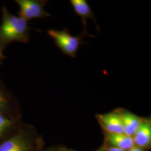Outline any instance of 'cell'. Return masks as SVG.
Segmentation results:
<instances>
[{
  "mask_svg": "<svg viewBox=\"0 0 151 151\" xmlns=\"http://www.w3.org/2000/svg\"><path fill=\"white\" fill-rule=\"evenodd\" d=\"M1 15L0 42L4 48L13 42L27 43L30 39L29 31L32 29L28 25V22L12 15L5 6L2 7Z\"/></svg>",
  "mask_w": 151,
  "mask_h": 151,
  "instance_id": "cell-1",
  "label": "cell"
},
{
  "mask_svg": "<svg viewBox=\"0 0 151 151\" xmlns=\"http://www.w3.org/2000/svg\"><path fill=\"white\" fill-rule=\"evenodd\" d=\"M48 34L53 39L56 46L63 54L73 58L76 57L81 45L86 43L82 40L83 38L86 36L94 38V36L87 35L83 32L78 35L73 36L70 34L69 29L65 27L62 30L49 29Z\"/></svg>",
  "mask_w": 151,
  "mask_h": 151,
  "instance_id": "cell-2",
  "label": "cell"
},
{
  "mask_svg": "<svg viewBox=\"0 0 151 151\" xmlns=\"http://www.w3.org/2000/svg\"><path fill=\"white\" fill-rule=\"evenodd\" d=\"M20 9L19 16L27 22L32 19H44L51 16L44 9L48 2L45 0H16Z\"/></svg>",
  "mask_w": 151,
  "mask_h": 151,
  "instance_id": "cell-3",
  "label": "cell"
},
{
  "mask_svg": "<svg viewBox=\"0 0 151 151\" xmlns=\"http://www.w3.org/2000/svg\"><path fill=\"white\" fill-rule=\"evenodd\" d=\"M97 118L103 128L109 133L124 134L122 120L118 111L104 114H98Z\"/></svg>",
  "mask_w": 151,
  "mask_h": 151,
  "instance_id": "cell-4",
  "label": "cell"
},
{
  "mask_svg": "<svg viewBox=\"0 0 151 151\" xmlns=\"http://www.w3.org/2000/svg\"><path fill=\"white\" fill-rule=\"evenodd\" d=\"M70 4L72 6L76 14L80 16L82 19V22L83 25V32L87 35H90L87 30V19H92L96 23L97 30L99 32L100 27L97 25L96 19H95L93 12L90 6L86 0H70Z\"/></svg>",
  "mask_w": 151,
  "mask_h": 151,
  "instance_id": "cell-5",
  "label": "cell"
},
{
  "mask_svg": "<svg viewBox=\"0 0 151 151\" xmlns=\"http://www.w3.org/2000/svg\"><path fill=\"white\" fill-rule=\"evenodd\" d=\"M118 111L122 120L124 134L132 137L134 135L144 119L125 110H120Z\"/></svg>",
  "mask_w": 151,
  "mask_h": 151,
  "instance_id": "cell-6",
  "label": "cell"
},
{
  "mask_svg": "<svg viewBox=\"0 0 151 151\" xmlns=\"http://www.w3.org/2000/svg\"><path fill=\"white\" fill-rule=\"evenodd\" d=\"M133 136L134 143L137 146L145 147L150 145L151 141V119H144Z\"/></svg>",
  "mask_w": 151,
  "mask_h": 151,
  "instance_id": "cell-7",
  "label": "cell"
},
{
  "mask_svg": "<svg viewBox=\"0 0 151 151\" xmlns=\"http://www.w3.org/2000/svg\"><path fill=\"white\" fill-rule=\"evenodd\" d=\"M107 138L110 143L116 148L124 150L133 148L134 144L132 137L124 134L108 133Z\"/></svg>",
  "mask_w": 151,
  "mask_h": 151,
  "instance_id": "cell-8",
  "label": "cell"
},
{
  "mask_svg": "<svg viewBox=\"0 0 151 151\" xmlns=\"http://www.w3.org/2000/svg\"><path fill=\"white\" fill-rule=\"evenodd\" d=\"M0 151H26V147L19 138H12L0 145Z\"/></svg>",
  "mask_w": 151,
  "mask_h": 151,
  "instance_id": "cell-9",
  "label": "cell"
},
{
  "mask_svg": "<svg viewBox=\"0 0 151 151\" xmlns=\"http://www.w3.org/2000/svg\"><path fill=\"white\" fill-rule=\"evenodd\" d=\"M11 98L8 87L0 78V113L4 114L8 107Z\"/></svg>",
  "mask_w": 151,
  "mask_h": 151,
  "instance_id": "cell-10",
  "label": "cell"
},
{
  "mask_svg": "<svg viewBox=\"0 0 151 151\" xmlns=\"http://www.w3.org/2000/svg\"><path fill=\"white\" fill-rule=\"evenodd\" d=\"M12 124V121L2 113H0V136Z\"/></svg>",
  "mask_w": 151,
  "mask_h": 151,
  "instance_id": "cell-11",
  "label": "cell"
},
{
  "mask_svg": "<svg viewBox=\"0 0 151 151\" xmlns=\"http://www.w3.org/2000/svg\"><path fill=\"white\" fill-rule=\"evenodd\" d=\"M4 50L5 49L4 48L0 42V65H2L3 63L4 60H5V55L4 53Z\"/></svg>",
  "mask_w": 151,
  "mask_h": 151,
  "instance_id": "cell-12",
  "label": "cell"
},
{
  "mask_svg": "<svg viewBox=\"0 0 151 151\" xmlns=\"http://www.w3.org/2000/svg\"><path fill=\"white\" fill-rule=\"evenodd\" d=\"M133 150L134 151H143L142 149H140V148H139L138 147H133Z\"/></svg>",
  "mask_w": 151,
  "mask_h": 151,
  "instance_id": "cell-13",
  "label": "cell"
},
{
  "mask_svg": "<svg viewBox=\"0 0 151 151\" xmlns=\"http://www.w3.org/2000/svg\"><path fill=\"white\" fill-rule=\"evenodd\" d=\"M108 151H116V149H115V147H112V148H110Z\"/></svg>",
  "mask_w": 151,
  "mask_h": 151,
  "instance_id": "cell-14",
  "label": "cell"
},
{
  "mask_svg": "<svg viewBox=\"0 0 151 151\" xmlns=\"http://www.w3.org/2000/svg\"><path fill=\"white\" fill-rule=\"evenodd\" d=\"M115 149H116V151H124V150L118 148H116V147H115Z\"/></svg>",
  "mask_w": 151,
  "mask_h": 151,
  "instance_id": "cell-15",
  "label": "cell"
},
{
  "mask_svg": "<svg viewBox=\"0 0 151 151\" xmlns=\"http://www.w3.org/2000/svg\"></svg>",
  "mask_w": 151,
  "mask_h": 151,
  "instance_id": "cell-16",
  "label": "cell"
}]
</instances>
